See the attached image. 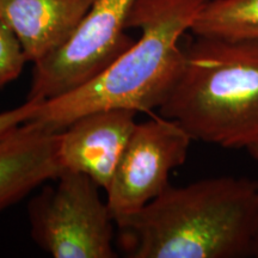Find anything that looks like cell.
Listing matches in <instances>:
<instances>
[{"label":"cell","instance_id":"obj_8","mask_svg":"<svg viewBox=\"0 0 258 258\" xmlns=\"http://www.w3.org/2000/svg\"><path fill=\"white\" fill-rule=\"evenodd\" d=\"M60 132L25 122L0 139V212L21 201L38 185L59 178Z\"/></svg>","mask_w":258,"mask_h":258},{"label":"cell","instance_id":"obj_11","mask_svg":"<svg viewBox=\"0 0 258 258\" xmlns=\"http://www.w3.org/2000/svg\"><path fill=\"white\" fill-rule=\"evenodd\" d=\"M28 62L14 31L0 18V90L17 79Z\"/></svg>","mask_w":258,"mask_h":258},{"label":"cell","instance_id":"obj_5","mask_svg":"<svg viewBox=\"0 0 258 258\" xmlns=\"http://www.w3.org/2000/svg\"><path fill=\"white\" fill-rule=\"evenodd\" d=\"M137 0H95L64 46L34 63L28 99L66 95L104 72L134 43L125 23Z\"/></svg>","mask_w":258,"mask_h":258},{"label":"cell","instance_id":"obj_7","mask_svg":"<svg viewBox=\"0 0 258 258\" xmlns=\"http://www.w3.org/2000/svg\"><path fill=\"white\" fill-rule=\"evenodd\" d=\"M138 112L110 108L89 112L60 132V160L64 170L89 176L99 188L110 184L118 160L133 133Z\"/></svg>","mask_w":258,"mask_h":258},{"label":"cell","instance_id":"obj_2","mask_svg":"<svg viewBox=\"0 0 258 258\" xmlns=\"http://www.w3.org/2000/svg\"><path fill=\"white\" fill-rule=\"evenodd\" d=\"M209 0H137L125 28L141 35L104 72L66 95L41 102L29 120L47 132H61L73 121L102 109L137 112L159 109L184 64L180 40Z\"/></svg>","mask_w":258,"mask_h":258},{"label":"cell","instance_id":"obj_10","mask_svg":"<svg viewBox=\"0 0 258 258\" xmlns=\"http://www.w3.org/2000/svg\"><path fill=\"white\" fill-rule=\"evenodd\" d=\"M190 31L199 37L258 42V0H209Z\"/></svg>","mask_w":258,"mask_h":258},{"label":"cell","instance_id":"obj_9","mask_svg":"<svg viewBox=\"0 0 258 258\" xmlns=\"http://www.w3.org/2000/svg\"><path fill=\"white\" fill-rule=\"evenodd\" d=\"M95 0H0V18L14 31L28 62L55 53L73 36Z\"/></svg>","mask_w":258,"mask_h":258},{"label":"cell","instance_id":"obj_6","mask_svg":"<svg viewBox=\"0 0 258 258\" xmlns=\"http://www.w3.org/2000/svg\"><path fill=\"white\" fill-rule=\"evenodd\" d=\"M191 141L182 125L163 116L137 123L105 190L115 222L165 191L171 171L185 163Z\"/></svg>","mask_w":258,"mask_h":258},{"label":"cell","instance_id":"obj_1","mask_svg":"<svg viewBox=\"0 0 258 258\" xmlns=\"http://www.w3.org/2000/svg\"><path fill=\"white\" fill-rule=\"evenodd\" d=\"M116 227L117 245L129 258L254 257L258 183L218 176L169 185Z\"/></svg>","mask_w":258,"mask_h":258},{"label":"cell","instance_id":"obj_3","mask_svg":"<svg viewBox=\"0 0 258 258\" xmlns=\"http://www.w3.org/2000/svg\"><path fill=\"white\" fill-rule=\"evenodd\" d=\"M159 115L192 140L228 148L258 143V42L199 37Z\"/></svg>","mask_w":258,"mask_h":258},{"label":"cell","instance_id":"obj_4","mask_svg":"<svg viewBox=\"0 0 258 258\" xmlns=\"http://www.w3.org/2000/svg\"><path fill=\"white\" fill-rule=\"evenodd\" d=\"M28 205L31 238L55 258H115L116 222L89 176L64 170Z\"/></svg>","mask_w":258,"mask_h":258},{"label":"cell","instance_id":"obj_12","mask_svg":"<svg viewBox=\"0 0 258 258\" xmlns=\"http://www.w3.org/2000/svg\"><path fill=\"white\" fill-rule=\"evenodd\" d=\"M40 104V101L28 99L21 106L11 109V110L0 112V139L30 120L35 112H36Z\"/></svg>","mask_w":258,"mask_h":258},{"label":"cell","instance_id":"obj_13","mask_svg":"<svg viewBox=\"0 0 258 258\" xmlns=\"http://www.w3.org/2000/svg\"><path fill=\"white\" fill-rule=\"evenodd\" d=\"M247 152L250 153V156L252 157V159L258 164V143L247 148ZM254 257L258 258V235H257V241H256V249H254Z\"/></svg>","mask_w":258,"mask_h":258}]
</instances>
